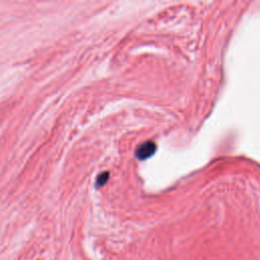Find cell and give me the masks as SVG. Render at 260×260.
Here are the masks:
<instances>
[{
	"instance_id": "cell-1",
	"label": "cell",
	"mask_w": 260,
	"mask_h": 260,
	"mask_svg": "<svg viewBox=\"0 0 260 260\" xmlns=\"http://www.w3.org/2000/svg\"><path fill=\"white\" fill-rule=\"evenodd\" d=\"M156 151V143L153 141H146L136 149L135 156L140 161L148 160L149 157L153 156Z\"/></svg>"
},
{
	"instance_id": "cell-2",
	"label": "cell",
	"mask_w": 260,
	"mask_h": 260,
	"mask_svg": "<svg viewBox=\"0 0 260 260\" xmlns=\"http://www.w3.org/2000/svg\"><path fill=\"white\" fill-rule=\"evenodd\" d=\"M109 179V173L108 172H104L102 173V174H100L97 178V181H96V186L97 187H102L106 184V182L108 181Z\"/></svg>"
}]
</instances>
